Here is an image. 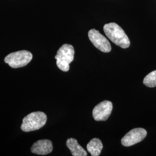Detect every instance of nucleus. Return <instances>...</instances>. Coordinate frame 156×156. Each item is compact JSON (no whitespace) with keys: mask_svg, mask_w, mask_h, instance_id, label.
Returning a JSON list of instances; mask_svg holds the SVG:
<instances>
[{"mask_svg":"<svg viewBox=\"0 0 156 156\" xmlns=\"http://www.w3.org/2000/svg\"><path fill=\"white\" fill-rule=\"evenodd\" d=\"M104 31L107 37L115 44L123 49L128 48L130 41L122 28L115 23L106 24L104 26Z\"/></svg>","mask_w":156,"mask_h":156,"instance_id":"1","label":"nucleus"},{"mask_svg":"<svg viewBox=\"0 0 156 156\" xmlns=\"http://www.w3.org/2000/svg\"><path fill=\"white\" fill-rule=\"evenodd\" d=\"M47 121V116L42 112H34L23 119L21 129L24 132H30L43 127Z\"/></svg>","mask_w":156,"mask_h":156,"instance_id":"2","label":"nucleus"},{"mask_svg":"<svg viewBox=\"0 0 156 156\" xmlns=\"http://www.w3.org/2000/svg\"><path fill=\"white\" fill-rule=\"evenodd\" d=\"M75 50L73 45L64 44L58 50L55 56L56 64L58 68L64 72L69 69V64L74 59Z\"/></svg>","mask_w":156,"mask_h":156,"instance_id":"3","label":"nucleus"},{"mask_svg":"<svg viewBox=\"0 0 156 156\" xmlns=\"http://www.w3.org/2000/svg\"><path fill=\"white\" fill-rule=\"evenodd\" d=\"M32 53L27 50H20L13 52L6 56L4 62L13 68L24 67L33 59Z\"/></svg>","mask_w":156,"mask_h":156,"instance_id":"4","label":"nucleus"},{"mask_svg":"<svg viewBox=\"0 0 156 156\" xmlns=\"http://www.w3.org/2000/svg\"><path fill=\"white\" fill-rule=\"evenodd\" d=\"M88 36L90 41L96 48L104 53L111 51V45L109 42L98 30L95 29L90 30L88 33Z\"/></svg>","mask_w":156,"mask_h":156,"instance_id":"5","label":"nucleus"},{"mask_svg":"<svg viewBox=\"0 0 156 156\" xmlns=\"http://www.w3.org/2000/svg\"><path fill=\"white\" fill-rule=\"evenodd\" d=\"M147 135V131L144 128H134L126 134L121 142L124 146H131L144 140Z\"/></svg>","mask_w":156,"mask_h":156,"instance_id":"6","label":"nucleus"},{"mask_svg":"<svg viewBox=\"0 0 156 156\" xmlns=\"http://www.w3.org/2000/svg\"><path fill=\"white\" fill-rule=\"evenodd\" d=\"M113 109V104L109 101H104L95 106L93 116L96 121H106L110 116Z\"/></svg>","mask_w":156,"mask_h":156,"instance_id":"7","label":"nucleus"},{"mask_svg":"<svg viewBox=\"0 0 156 156\" xmlns=\"http://www.w3.org/2000/svg\"><path fill=\"white\" fill-rule=\"evenodd\" d=\"M53 149L51 141L48 140H39L34 144L31 151L38 155H46L50 153Z\"/></svg>","mask_w":156,"mask_h":156,"instance_id":"8","label":"nucleus"},{"mask_svg":"<svg viewBox=\"0 0 156 156\" xmlns=\"http://www.w3.org/2000/svg\"><path fill=\"white\" fill-rule=\"evenodd\" d=\"M68 148L70 150L72 155L73 156H87V151L78 144V141L74 138L68 139L66 142Z\"/></svg>","mask_w":156,"mask_h":156,"instance_id":"9","label":"nucleus"},{"mask_svg":"<svg viewBox=\"0 0 156 156\" xmlns=\"http://www.w3.org/2000/svg\"><path fill=\"white\" fill-rule=\"evenodd\" d=\"M102 149V143L98 138L92 139L87 145V150L92 156H100Z\"/></svg>","mask_w":156,"mask_h":156,"instance_id":"10","label":"nucleus"},{"mask_svg":"<svg viewBox=\"0 0 156 156\" xmlns=\"http://www.w3.org/2000/svg\"><path fill=\"white\" fill-rule=\"evenodd\" d=\"M144 84L149 87H156V70L149 73L144 79Z\"/></svg>","mask_w":156,"mask_h":156,"instance_id":"11","label":"nucleus"}]
</instances>
